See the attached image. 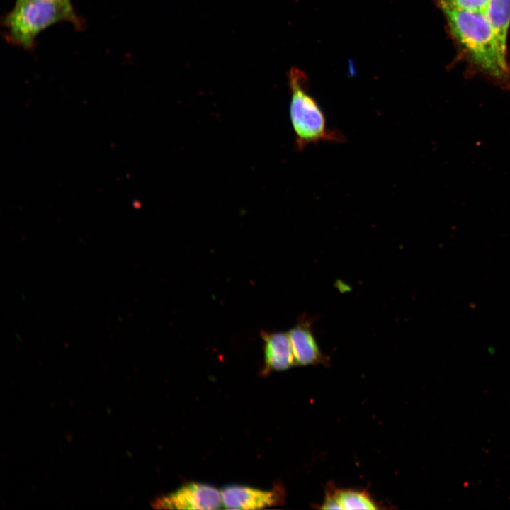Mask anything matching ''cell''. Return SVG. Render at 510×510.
<instances>
[{
  "instance_id": "3957f363",
  "label": "cell",
  "mask_w": 510,
  "mask_h": 510,
  "mask_svg": "<svg viewBox=\"0 0 510 510\" xmlns=\"http://www.w3.org/2000/svg\"><path fill=\"white\" fill-rule=\"evenodd\" d=\"M290 117L295 133V147L302 151L311 144L322 142H345L344 135L328 127L326 117L317 101L308 93V81L300 70L289 73Z\"/></svg>"
},
{
  "instance_id": "6da1fadb",
  "label": "cell",
  "mask_w": 510,
  "mask_h": 510,
  "mask_svg": "<svg viewBox=\"0 0 510 510\" xmlns=\"http://www.w3.org/2000/svg\"><path fill=\"white\" fill-rule=\"evenodd\" d=\"M439 4L450 31L471 61L492 76L504 79L509 74L506 55L485 14Z\"/></svg>"
},
{
  "instance_id": "277c9868",
  "label": "cell",
  "mask_w": 510,
  "mask_h": 510,
  "mask_svg": "<svg viewBox=\"0 0 510 510\" xmlns=\"http://www.w3.org/2000/svg\"><path fill=\"white\" fill-rule=\"evenodd\" d=\"M153 506L160 509H217L222 505L221 492L203 483L190 482L159 497Z\"/></svg>"
},
{
  "instance_id": "ba28073f",
  "label": "cell",
  "mask_w": 510,
  "mask_h": 510,
  "mask_svg": "<svg viewBox=\"0 0 510 510\" xmlns=\"http://www.w3.org/2000/svg\"><path fill=\"white\" fill-rule=\"evenodd\" d=\"M485 16L493 28L502 53L506 55L510 25V0H489Z\"/></svg>"
},
{
  "instance_id": "52a82bcc",
  "label": "cell",
  "mask_w": 510,
  "mask_h": 510,
  "mask_svg": "<svg viewBox=\"0 0 510 510\" xmlns=\"http://www.w3.org/2000/svg\"><path fill=\"white\" fill-rule=\"evenodd\" d=\"M261 334L266 370H285L296 365L288 333L262 332Z\"/></svg>"
},
{
  "instance_id": "9c48e42d",
  "label": "cell",
  "mask_w": 510,
  "mask_h": 510,
  "mask_svg": "<svg viewBox=\"0 0 510 510\" xmlns=\"http://www.w3.org/2000/svg\"><path fill=\"white\" fill-rule=\"evenodd\" d=\"M334 494L341 509H378L374 502L368 497V494L363 492L351 489L338 490L334 492Z\"/></svg>"
},
{
  "instance_id": "30bf717a",
  "label": "cell",
  "mask_w": 510,
  "mask_h": 510,
  "mask_svg": "<svg viewBox=\"0 0 510 510\" xmlns=\"http://www.w3.org/2000/svg\"><path fill=\"white\" fill-rule=\"evenodd\" d=\"M455 8L480 12L485 14L489 0H438Z\"/></svg>"
},
{
  "instance_id": "7a4b0ae2",
  "label": "cell",
  "mask_w": 510,
  "mask_h": 510,
  "mask_svg": "<svg viewBox=\"0 0 510 510\" xmlns=\"http://www.w3.org/2000/svg\"><path fill=\"white\" fill-rule=\"evenodd\" d=\"M67 22L77 30L85 28V21L71 2L52 0H16L13 7L1 18L5 40L11 45L32 50L38 35L49 27Z\"/></svg>"
},
{
  "instance_id": "7c38bea8",
  "label": "cell",
  "mask_w": 510,
  "mask_h": 510,
  "mask_svg": "<svg viewBox=\"0 0 510 510\" xmlns=\"http://www.w3.org/2000/svg\"><path fill=\"white\" fill-rule=\"evenodd\" d=\"M52 1H67V0H52Z\"/></svg>"
},
{
  "instance_id": "8fae6325",
  "label": "cell",
  "mask_w": 510,
  "mask_h": 510,
  "mask_svg": "<svg viewBox=\"0 0 510 510\" xmlns=\"http://www.w3.org/2000/svg\"><path fill=\"white\" fill-rule=\"evenodd\" d=\"M321 508L323 509H341V507L336 498L334 492L333 494H327V497H326Z\"/></svg>"
},
{
  "instance_id": "8992f818",
  "label": "cell",
  "mask_w": 510,
  "mask_h": 510,
  "mask_svg": "<svg viewBox=\"0 0 510 510\" xmlns=\"http://www.w3.org/2000/svg\"><path fill=\"white\" fill-rule=\"evenodd\" d=\"M312 321L307 317L299 322L288 332L295 363L309 366L324 363L325 357L322 353L312 332Z\"/></svg>"
},
{
  "instance_id": "5b68a950",
  "label": "cell",
  "mask_w": 510,
  "mask_h": 510,
  "mask_svg": "<svg viewBox=\"0 0 510 510\" xmlns=\"http://www.w3.org/2000/svg\"><path fill=\"white\" fill-rule=\"evenodd\" d=\"M222 505L227 509H256L282 503L280 487L264 490L242 485H230L221 490Z\"/></svg>"
}]
</instances>
